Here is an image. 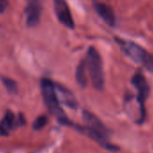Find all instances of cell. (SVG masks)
I'll use <instances>...</instances> for the list:
<instances>
[{"label": "cell", "mask_w": 153, "mask_h": 153, "mask_svg": "<svg viewBox=\"0 0 153 153\" xmlns=\"http://www.w3.org/2000/svg\"><path fill=\"white\" fill-rule=\"evenodd\" d=\"M55 88H56V92H57V96L59 97V102H62L64 105H66L67 106L72 109H76L78 107V101H76L75 96L70 90L58 84L55 85Z\"/></svg>", "instance_id": "10"}, {"label": "cell", "mask_w": 153, "mask_h": 153, "mask_svg": "<svg viewBox=\"0 0 153 153\" xmlns=\"http://www.w3.org/2000/svg\"><path fill=\"white\" fill-rule=\"evenodd\" d=\"M84 60L87 69H88L93 87L96 89L101 90L104 88L105 78L102 59L99 52L96 48L90 47L87 51V55Z\"/></svg>", "instance_id": "4"}, {"label": "cell", "mask_w": 153, "mask_h": 153, "mask_svg": "<svg viewBox=\"0 0 153 153\" xmlns=\"http://www.w3.org/2000/svg\"><path fill=\"white\" fill-rule=\"evenodd\" d=\"M93 7L97 13V15L104 20V22L108 25L109 26L114 27L116 24V16L114 12V10L109 7L108 5L98 2V1H93Z\"/></svg>", "instance_id": "9"}, {"label": "cell", "mask_w": 153, "mask_h": 153, "mask_svg": "<svg viewBox=\"0 0 153 153\" xmlns=\"http://www.w3.org/2000/svg\"><path fill=\"white\" fill-rule=\"evenodd\" d=\"M131 83L137 90V99H138V102L140 104L141 113L143 115H145L144 103H145V100L148 97V95L149 92V84L145 79V76L140 72L135 73V75L132 76V79H131Z\"/></svg>", "instance_id": "5"}, {"label": "cell", "mask_w": 153, "mask_h": 153, "mask_svg": "<svg viewBox=\"0 0 153 153\" xmlns=\"http://www.w3.org/2000/svg\"><path fill=\"white\" fill-rule=\"evenodd\" d=\"M8 5V0H0V14L6 11Z\"/></svg>", "instance_id": "14"}, {"label": "cell", "mask_w": 153, "mask_h": 153, "mask_svg": "<svg viewBox=\"0 0 153 153\" xmlns=\"http://www.w3.org/2000/svg\"><path fill=\"white\" fill-rule=\"evenodd\" d=\"M41 89L44 104L50 113L53 114L61 124L72 125L71 123H69L68 120L64 111L59 105L60 102L57 96L55 84L51 79H43L41 82Z\"/></svg>", "instance_id": "2"}, {"label": "cell", "mask_w": 153, "mask_h": 153, "mask_svg": "<svg viewBox=\"0 0 153 153\" xmlns=\"http://www.w3.org/2000/svg\"><path fill=\"white\" fill-rule=\"evenodd\" d=\"M83 118L86 126H78L79 131L86 134L89 138L98 142L101 146L108 149H115L116 148L108 142V130L100 122V120L89 112L85 111L83 113Z\"/></svg>", "instance_id": "1"}, {"label": "cell", "mask_w": 153, "mask_h": 153, "mask_svg": "<svg viewBox=\"0 0 153 153\" xmlns=\"http://www.w3.org/2000/svg\"><path fill=\"white\" fill-rule=\"evenodd\" d=\"M86 70H87V67H86L85 60H82L79 64L78 68H76V81H78L79 85L81 86L82 88H85L88 82V76H87Z\"/></svg>", "instance_id": "11"}, {"label": "cell", "mask_w": 153, "mask_h": 153, "mask_svg": "<svg viewBox=\"0 0 153 153\" xmlns=\"http://www.w3.org/2000/svg\"><path fill=\"white\" fill-rule=\"evenodd\" d=\"M54 11L58 20L66 27L74 29L75 24L69 7L65 0H53Z\"/></svg>", "instance_id": "6"}, {"label": "cell", "mask_w": 153, "mask_h": 153, "mask_svg": "<svg viewBox=\"0 0 153 153\" xmlns=\"http://www.w3.org/2000/svg\"><path fill=\"white\" fill-rule=\"evenodd\" d=\"M26 25L29 27H35L39 25L42 15L41 0H26L25 7Z\"/></svg>", "instance_id": "7"}, {"label": "cell", "mask_w": 153, "mask_h": 153, "mask_svg": "<svg viewBox=\"0 0 153 153\" xmlns=\"http://www.w3.org/2000/svg\"><path fill=\"white\" fill-rule=\"evenodd\" d=\"M118 44L120 45L122 51L125 53L127 57H129L132 61L135 63L144 67L148 71L153 73V55L144 50L142 47L138 45L137 43L122 40L116 39Z\"/></svg>", "instance_id": "3"}, {"label": "cell", "mask_w": 153, "mask_h": 153, "mask_svg": "<svg viewBox=\"0 0 153 153\" xmlns=\"http://www.w3.org/2000/svg\"><path fill=\"white\" fill-rule=\"evenodd\" d=\"M1 80H2V83L4 84V86L6 87L7 90L9 93L16 94L17 92V84L14 79L7 78V76H2Z\"/></svg>", "instance_id": "12"}, {"label": "cell", "mask_w": 153, "mask_h": 153, "mask_svg": "<svg viewBox=\"0 0 153 153\" xmlns=\"http://www.w3.org/2000/svg\"><path fill=\"white\" fill-rule=\"evenodd\" d=\"M48 123V118L45 116V115H41L39 116L38 118H36V120L33 122V128L35 130V131H39V130H42Z\"/></svg>", "instance_id": "13"}, {"label": "cell", "mask_w": 153, "mask_h": 153, "mask_svg": "<svg viewBox=\"0 0 153 153\" xmlns=\"http://www.w3.org/2000/svg\"><path fill=\"white\" fill-rule=\"evenodd\" d=\"M25 123V120L22 114L16 118L11 111L7 110L2 121L0 122V136H7L12 129L24 125Z\"/></svg>", "instance_id": "8"}]
</instances>
